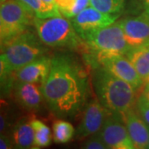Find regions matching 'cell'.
I'll list each match as a JSON object with an SVG mask.
<instances>
[{
  "label": "cell",
  "mask_w": 149,
  "mask_h": 149,
  "mask_svg": "<svg viewBox=\"0 0 149 149\" xmlns=\"http://www.w3.org/2000/svg\"><path fill=\"white\" fill-rule=\"evenodd\" d=\"M90 91L85 67L73 56L63 54L52 58V68L42 85L50 111L58 118H73L85 106Z\"/></svg>",
  "instance_id": "cell-1"
},
{
  "label": "cell",
  "mask_w": 149,
  "mask_h": 149,
  "mask_svg": "<svg viewBox=\"0 0 149 149\" xmlns=\"http://www.w3.org/2000/svg\"><path fill=\"white\" fill-rule=\"evenodd\" d=\"M34 32L29 29L1 46L0 56V76L1 86L13 85L14 80L13 73L45 56L49 49Z\"/></svg>",
  "instance_id": "cell-2"
},
{
  "label": "cell",
  "mask_w": 149,
  "mask_h": 149,
  "mask_svg": "<svg viewBox=\"0 0 149 149\" xmlns=\"http://www.w3.org/2000/svg\"><path fill=\"white\" fill-rule=\"evenodd\" d=\"M92 85L99 101L111 112L122 113L136 104V90L104 68L93 69Z\"/></svg>",
  "instance_id": "cell-3"
},
{
  "label": "cell",
  "mask_w": 149,
  "mask_h": 149,
  "mask_svg": "<svg viewBox=\"0 0 149 149\" xmlns=\"http://www.w3.org/2000/svg\"><path fill=\"white\" fill-rule=\"evenodd\" d=\"M130 49L124 37L120 21L115 22L88 35L83 40L79 52L92 67L97 59L111 55H125Z\"/></svg>",
  "instance_id": "cell-4"
},
{
  "label": "cell",
  "mask_w": 149,
  "mask_h": 149,
  "mask_svg": "<svg viewBox=\"0 0 149 149\" xmlns=\"http://www.w3.org/2000/svg\"><path fill=\"white\" fill-rule=\"evenodd\" d=\"M33 27L42 42L50 47L68 48L79 52L83 45V40L65 17H35Z\"/></svg>",
  "instance_id": "cell-5"
},
{
  "label": "cell",
  "mask_w": 149,
  "mask_h": 149,
  "mask_svg": "<svg viewBox=\"0 0 149 149\" xmlns=\"http://www.w3.org/2000/svg\"><path fill=\"white\" fill-rule=\"evenodd\" d=\"M34 17L17 0H6L0 7L1 46L29 29Z\"/></svg>",
  "instance_id": "cell-6"
},
{
  "label": "cell",
  "mask_w": 149,
  "mask_h": 149,
  "mask_svg": "<svg viewBox=\"0 0 149 149\" xmlns=\"http://www.w3.org/2000/svg\"><path fill=\"white\" fill-rule=\"evenodd\" d=\"M97 133L106 144L108 148H134L121 113L112 112Z\"/></svg>",
  "instance_id": "cell-7"
},
{
  "label": "cell",
  "mask_w": 149,
  "mask_h": 149,
  "mask_svg": "<svg viewBox=\"0 0 149 149\" xmlns=\"http://www.w3.org/2000/svg\"><path fill=\"white\" fill-rule=\"evenodd\" d=\"M119 16L120 14L102 13L91 5L70 20L75 32L84 40L92 32L115 22Z\"/></svg>",
  "instance_id": "cell-8"
},
{
  "label": "cell",
  "mask_w": 149,
  "mask_h": 149,
  "mask_svg": "<svg viewBox=\"0 0 149 149\" xmlns=\"http://www.w3.org/2000/svg\"><path fill=\"white\" fill-rule=\"evenodd\" d=\"M97 67L109 70L118 78L128 82L136 91L144 84V81L125 55H111L100 57L96 60L91 68L95 69Z\"/></svg>",
  "instance_id": "cell-9"
},
{
  "label": "cell",
  "mask_w": 149,
  "mask_h": 149,
  "mask_svg": "<svg viewBox=\"0 0 149 149\" xmlns=\"http://www.w3.org/2000/svg\"><path fill=\"white\" fill-rule=\"evenodd\" d=\"M112 112L104 107L96 97L87 102L83 109L81 121L75 131L78 139H85L97 133Z\"/></svg>",
  "instance_id": "cell-10"
},
{
  "label": "cell",
  "mask_w": 149,
  "mask_h": 149,
  "mask_svg": "<svg viewBox=\"0 0 149 149\" xmlns=\"http://www.w3.org/2000/svg\"><path fill=\"white\" fill-rule=\"evenodd\" d=\"M13 91L17 103L27 111L42 113L48 108L43 95L42 85L15 81Z\"/></svg>",
  "instance_id": "cell-11"
},
{
  "label": "cell",
  "mask_w": 149,
  "mask_h": 149,
  "mask_svg": "<svg viewBox=\"0 0 149 149\" xmlns=\"http://www.w3.org/2000/svg\"><path fill=\"white\" fill-rule=\"evenodd\" d=\"M124 37L130 48L149 44V12L120 20Z\"/></svg>",
  "instance_id": "cell-12"
},
{
  "label": "cell",
  "mask_w": 149,
  "mask_h": 149,
  "mask_svg": "<svg viewBox=\"0 0 149 149\" xmlns=\"http://www.w3.org/2000/svg\"><path fill=\"white\" fill-rule=\"evenodd\" d=\"M52 58L42 56L13 73L14 81L30 82L42 85L47 79L52 68Z\"/></svg>",
  "instance_id": "cell-13"
},
{
  "label": "cell",
  "mask_w": 149,
  "mask_h": 149,
  "mask_svg": "<svg viewBox=\"0 0 149 149\" xmlns=\"http://www.w3.org/2000/svg\"><path fill=\"white\" fill-rule=\"evenodd\" d=\"M128 135L134 148H148L149 143V127L137 112L134 106L121 113Z\"/></svg>",
  "instance_id": "cell-14"
},
{
  "label": "cell",
  "mask_w": 149,
  "mask_h": 149,
  "mask_svg": "<svg viewBox=\"0 0 149 149\" xmlns=\"http://www.w3.org/2000/svg\"><path fill=\"white\" fill-rule=\"evenodd\" d=\"M31 118L32 117L21 118L13 126L12 140L17 148H34L35 133L31 123Z\"/></svg>",
  "instance_id": "cell-15"
},
{
  "label": "cell",
  "mask_w": 149,
  "mask_h": 149,
  "mask_svg": "<svg viewBox=\"0 0 149 149\" xmlns=\"http://www.w3.org/2000/svg\"><path fill=\"white\" fill-rule=\"evenodd\" d=\"M125 56L145 84L149 77V44L130 48Z\"/></svg>",
  "instance_id": "cell-16"
},
{
  "label": "cell",
  "mask_w": 149,
  "mask_h": 149,
  "mask_svg": "<svg viewBox=\"0 0 149 149\" xmlns=\"http://www.w3.org/2000/svg\"><path fill=\"white\" fill-rule=\"evenodd\" d=\"M31 123L35 133L34 148L48 147L52 143V140L53 139V135L52 134L50 128L42 121L35 117H32Z\"/></svg>",
  "instance_id": "cell-17"
},
{
  "label": "cell",
  "mask_w": 149,
  "mask_h": 149,
  "mask_svg": "<svg viewBox=\"0 0 149 149\" xmlns=\"http://www.w3.org/2000/svg\"><path fill=\"white\" fill-rule=\"evenodd\" d=\"M53 141L56 143L63 144L70 142L75 134L74 126L64 119H56L52 124Z\"/></svg>",
  "instance_id": "cell-18"
},
{
  "label": "cell",
  "mask_w": 149,
  "mask_h": 149,
  "mask_svg": "<svg viewBox=\"0 0 149 149\" xmlns=\"http://www.w3.org/2000/svg\"><path fill=\"white\" fill-rule=\"evenodd\" d=\"M126 0H91V5L105 13L121 14Z\"/></svg>",
  "instance_id": "cell-19"
},
{
  "label": "cell",
  "mask_w": 149,
  "mask_h": 149,
  "mask_svg": "<svg viewBox=\"0 0 149 149\" xmlns=\"http://www.w3.org/2000/svg\"><path fill=\"white\" fill-rule=\"evenodd\" d=\"M31 14L38 18L52 17V14L41 0H17Z\"/></svg>",
  "instance_id": "cell-20"
},
{
  "label": "cell",
  "mask_w": 149,
  "mask_h": 149,
  "mask_svg": "<svg viewBox=\"0 0 149 149\" xmlns=\"http://www.w3.org/2000/svg\"><path fill=\"white\" fill-rule=\"evenodd\" d=\"M89 6H91V0H75L71 8H70L67 10L61 11V13L65 17L70 19Z\"/></svg>",
  "instance_id": "cell-21"
},
{
  "label": "cell",
  "mask_w": 149,
  "mask_h": 149,
  "mask_svg": "<svg viewBox=\"0 0 149 149\" xmlns=\"http://www.w3.org/2000/svg\"><path fill=\"white\" fill-rule=\"evenodd\" d=\"M135 109L149 127V100L143 95V94L137 98Z\"/></svg>",
  "instance_id": "cell-22"
},
{
  "label": "cell",
  "mask_w": 149,
  "mask_h": 149,
  "mask_svg": "<svg viewBox=\"0 0 149 149\" xmlns=\"http://www.w3.org/2000/svg\"><path fill=\"white\" fill-rule=\"evenodd\" d=\"M82 148L85 149H106L108 148L104 142L100 139L98 133L94 134L88 140H86L84 143L81 145Z\"/></svg>",
  "instance_id": "cell-23"
},
{
  "label": "cell",
  "mask_w": 149,
  "mask_h": 149,
  "mask_svg": "<svg viewBox=\"0 0 149 149\" xmlns=\"http://www.w3.org/2000/svg\"><path fill=\"white\" fill-rule=\"evenodd\" d=\"M13 140L9 139L4 133H2L0 136V148L1 149H10L13 148Z\"/></svg>",
  "instance_id": "cell-24"
},
{
  "label": "cell",
  "mask_w": 149,
  "mask_h": 149,
  "mask_svg": "<svg viewBox=\"0 0 149 149\" xmlns=\"http://www.w3.org/2000/svg\"><path fill=\"white\" fill-rule=\"evenodd\" d=\"M75 0H56V3L58 6L60 12L69 9L74 4Z\"/></svg>",
  "instance_id": "cell-25"
},
{
  "label": "cell",
  "mask_w": 149,
  "mask_h": 149,
  "mask_svg": "<svg viewBox=\"0 0 149 149\" xmlns=\"http://www.w3.org/2000/svg\"><path fill=\"white\" fill-rule=\"evenodd\" d=\"M143 94V95L149 100V82L146 83V85H145V87H144Z\"/></svg>",
  "instance_id": "cell-26"
},
{
  "label": "cell",
  "mask_w": 149,
  "mask_h": 149,
  "mask_svg": "<svg viewBox=\"0 0 149 149\" xmlns=\"http://www.w3.org/2000/svg\"><path fill=\"white\" fill-rule=\"evenodd\" d=\"M142 6L144 8V10L149 12V0H142Z\"/></svg>",
  "instance_id": "cell-27"
},
{
  "label": "cell",
  "mask_w": 149,
  "mask_h": 149,
  "mask_svg": "<svg viewBox=\"0 0 149 149\" xmlns=\"http://www.w3.org/2000/svg\"><path fill=\"white\" fill-rule=\"evenodd\" d=\"M136 4H142V0H133Z\"/></svg>",
  "instance_id": "cell-28"
},
{
  "label": "cell",
  "mask_w": 149,
  "mask_h": 149,
  "mask_svg": "<svg viewBox=\"0 0 149 149\" xmlns=\"http://www.w3.org/2000/svg\"><path fill=\"white\" fill-rule=\"evenodd\" d=\"M148 82H149V77H148V79L147 80V81H146V83H148ZM146 83H145V84H146Z\"/></svg>",
  "instance_id": "cell-29"
},
{
  "label": "cell",
  "mask_w": 149,
  "mask_h": 149,
  "mask_svg": "<svg viewBox=\"0 0 149 149\" xmlns=\"http://www.w3.org/2000/svg\"><path fill=\"white\" fill-rule=\"evenodd\" d=\"M148 148H149V143H148Z\"/></svg>",
  "instance_id": "cell-30"
}]
</instances>
